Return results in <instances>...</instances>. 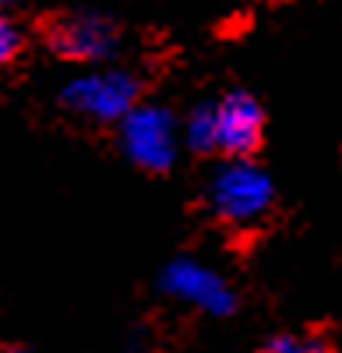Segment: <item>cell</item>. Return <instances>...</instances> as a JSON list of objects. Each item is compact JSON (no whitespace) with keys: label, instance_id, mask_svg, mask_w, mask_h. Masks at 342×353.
I'll list each match as a JSON object with an SVG mask.
<instances>
[{"label":"cell","instance_id":"9c48e42d","mask_svg":"<svg viewBox=\"0 0 342 353\" xmlns=\"http://www.w3.org/2000/svg\"><path fill=\"white\" fill-rule=\"evenodd\" d=\"M25 46V36H21V28L11 14L0 11V74H4L14 61H18V53Z\"/></svg>","mask_w":342,"mask_h":353},{"label":"cell","instance_id":"7a4b0ae2","mask_svg":"<svg viewBox=\"0 0 342 353\" xmlns=\"http://www.w3.org/2000/svg\"><path fill=\"white\" fill-rule=\"evenodd\" d=\"M61 110L78 117L85 124L99 128H117L124 117L141 103V78L127 68H109V64H92L67 78L61 88Z\"/></svg>","mask_w":342,"mask_h":353},{"label":"cell","instance_id":"8fae6325","mask_svg":"<svg viewBox=\"0 0 342 353\" xmlns=\"http://www.w3.org/2000/svg\"><path fill=\"white\" fill-rule=\"evenodd\" d=\"M0 353H32L28 346H18V343H0Z\"/></svg>","mask_w":342,"mask_h":353},{"label":"cell","instance_id":"7c38bea8","mask_svg":"<svg viewBox=\"0 0 342 353\" xmlns=\"http://www.w3.org/2000/svg\"><path fill=\"white\" fill-rule=\"evenodd\" d=\"M0 4H8V0H0Z\"/></svg>","mask_w":342,"mask_h":353},{"label":"cell","instance_id":"6da1fadb","mask_svg":"<svg viewBox=\"0 0 342 353\" xmlns=\"http://www.w3.org/2000/svg\"><path fill=\"white\" fill-rule=\"evenodd\" d=\"M205 205L219 226L233 233L254 230L275 209V181L254 156L222 159L205 184Z\"/></svg>","mask_w":342,"mask_h":353},{"label":"cell","instance_id":"5b68a950","mask_svg":"<svg viewBox=\"0 0 342 353\" xmlns=\"http://www.w3.org/2000/svg\"><path fill=\"white\" fill-rule=\"evenodd\" d=\"M46 46L53 57H61L67 64H106L120 46V28L109 14L99 11H67L56 14L46 32H43Z\"/></svg>","mask_w":342,"mask_h":353},{"label":"cell","instance_id":"3957f363","mask_svg":"<svg viewBox=\"0 0 342 353\" xmlns=\"http://www.w3.org/2000/svg\"><path fill=\"white\" fill-rule=\"evenodd\" d=\"M117 145L131 166L145 173H169L180 149V128L173 110L141 99L117 124Z\"/></svg>","mask_w":342,"mask_h":353},{"label":"cell","instance_id":"30bf717a","mask_svg":"<svg viewBox=\"0 0 342 353\" xmlns=\"http://www.w3.org/2000/svg\"><path fill=\"white\" fill-rule=\"evenodd\" d=\"M124 353H152V336L145 325H134L124 339Z\"/></svg>","mask_w":342,"mask_h":353},{"label":"cell","instance_id":"277c9868","mask_svg":"<svg viewBox=\"0 0 342 353\" xmlns=\"http://www.w3.org/2000/svg\"><path fill=\"white\" fill-rule=\"evenodd\" d=\"M159 290L173 304H184L187 311H197L205 318H233L240 311V297L230 286V279L215 265L191 254H177L162 265Z\"/></svg>","mask_w":342,"mask_h":353},{"label":"cell","instance_id":"52a82bcc","mask_svg":"<svg viewBox=\"0 0 342 353\" xmlns=\"http://www.w3.org/2000/svg\"><path fill=\"white\" fill-rule=\"evenodd\" d=\"M184 145L194 156H219V131H215V99L191 106L184 117Z\"/></svg>","mask_w":342,"mask_h":353},{"label":"cell","instance_id":"ba28073f","mask_svg":"<svg viewBox=\"0 0 342 353\" xmlns=\"http://www.w3.org/2000/svg\"><path fill=\"white\" fill-rule=\"evenodd\" d=\"M261 353H335L332 339L318 329H300V332H275Z\"/></svg>","mask_w":342,"mask_h":353},{"label":"cell","instance_id":"8992f818","mask_svg":"<svg viewBox=\"0 0 342 353\" xmlns=\"http://www.w3.org/2000/svg\"><path fill=\"white\" fill-rule=\"evenodd\" d=\"M215 131H219V156L244 159L258 156L265 141V106L247 88H230L215 99Z\"/></svg>","mask_w":342,"mask_h":353}]
</instances>
